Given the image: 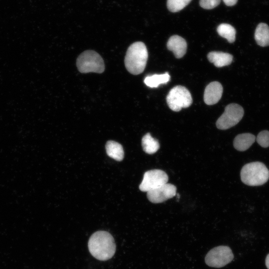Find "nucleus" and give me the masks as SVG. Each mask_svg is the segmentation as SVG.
Wrapping results in <instances>:
<instances>
[{
    "instance_id": "ddd939ff",
    "label": "nucleus",
    "mask_w": 269,
    "mask_h": 269,
    "mask_svg": "<svg viewBox=\"0 0 269 269\" xmlns=\"http://www.w3.org/2000/svg\"><path fill=\"white\" fill-rule=\"evenodd\" d=\"M255 139V136L252 134L244 133L239 134L234 138V146L239 151H245L253 144Z\"/></svg>"
},
{
    "instance_id": "39448f33",
    "label": "nucleus",
    "mask_w": 269,
    "mask_h": 269,
    "mask_svg": "<svg viewBox=\"0 0 269 269\" xmlns=\"http://www.w3.org/2000/svg\"><path fill=\"white\" fill-rule=\"evenodd\" d=\"M166 102L171 110L178 112L182 108L189 107L192 103V98L186 88L178 85L170 90L166 96Z\"/></svg>"
},
{
    "instance_id": "f3484780",
    "label": "nucleus",
    "mask_w": 269,
    "mask_h": 269,
    "mask_svg": "<svg viewBox=\"0 0 269 269\" xmlns=\"http://www.w3.org/2000/svg\"><path fill=\"white\" fill-rule=\"evenodd\" d=\"M141 145L143 151L150 154L155 153L160 147L158 140L152 137L149 133L142 137Z\"/></svg>"
},
{
    "instance_id": "9b49d317",
    "label": "nucleus",
    "mask_w": 269,
    "mask_h": 269,
    "mask_svg": "<svg viewBox=\"0 0 269 269\" xmlns=\"http://www.w3.org/2000/svg\"><path fill=\"white\" fill-rule=\"evenodd\" d=\"M167 47L173 53L175 57L180 58L186 52L187 43L183 38L175 35L169 38L167 43Z\"/></svg>"
},
{
    "instance_id": "5701e85b",
    "label": "nucleus",
    "mask_w": 269,
    "mask_h": 269,
    "mask_svg": "<svg viewBox=\"0 0 269 269\" xmlns=\"http://www.w3.org/2000/svg\"><path fill=\"white\" fill-rule=\"evenodd\" d=\"M266 265L268 269H269V254L266 257Z\"/></svg>"
},
{
    "instance_id": "f8f14e48",
    "label": "nucleus",
    "mask_w": 269,
    "mask_h": 269,
    "mask_svg": "<svg viewBox=\"0 0 269 269\" xmlns=\"http://www.w3.org/2000/svg\"><path fill=\"white\" fill-rule=\"evenodd\" d=\"M209 61L217 67L230 65L233 61V56L228 53L212 51L208 54Z\"/></svg>"
},
{
    "instance_id": "412c9836",
    "label": "nucleus",
    "mask_w": 269,
    "mask_h": 269,
    "mask_svg": "<svg viewBox=\"0 0 269 269\" xmlns=\"http://www.w3.org/2000/svg\"><path fill=\"white\" fill-rule=\"evenodd\" d=\"M221 2V0H200L201 7L204 9H210L217 6Z\"/></svg>"
},
{
    "instance_id": "1a4fd4ad",
    "label": "nucleus",
    "mask_w": 269,
    "mask_h": 269,
    "mask_svg": "<svg viewBox=\"0 0 269 269\" xmlns=\"http://www.w3.org/2000/svg\"><path fill=\"white\" fill-rule=\"evenodd\" d=\"M176 193V187L170 183L161 186L147 192L149 201L153 203H160L174 197Z\"/></svg>"
},
{
    "instance_id": "6e6552de",
    "label": "nucleus",
    "mask_w": 269,
    "mask_h": 269,
    "mask_svg": "<svg viewBox=\"0 0 269 269\" xmlns=\"http://www.w3.org/2000/svg\"><path fill=\"white\" fill-rule=\"evenodd\" d=\"M168 180V175L164 171L148 170L144 173L139 188L141 191L148 192L167 183Z\"/></svg>"
},
{
    "instance_id": "4be33fe9",
    "label": "nucleus",
    "mask_w": 269,
    "mask_h": 269,
    "mask_svg": "<svg viewBox=\"0 0 269 269\" xmlns=\"http://www.w3.org/2000/svg\"><path fill=\"white\" fill-rule=\"evenodd\" d=\"M225 4L227 6H233L236 4L238 0H223Z\"/></svg>"
},
{
    "instance_id": "a211bd4d",
    "label": "nucleus",
    "mask_w": 269,
    "mask_h": 269,
    "mask_svg": "<svg viewBox=\"0 0 269 269\" xmlns=\"http://www.w3.org/2000/svg\"><path fill=\"white\" fill-rule=\"evenodd\" d=\"M219 35L226 38L229 43H233L236 39V29L228 23H222L217 28Z\"/></svg>"
},
{
    "instance_id": "7ed1b4c3",
    "label": "nucleus",
    "mask_w": 269,
    "mask_h": 269,
    "mask_svg": "<svg viewBox=\"0 0 269 269\" xmlns=\"http://www.w3.org/2000/svg\"><path fill=\"white\" fill-rule=\"evenodd\" d=\"M242 181L249 186H259L266 183L269 179V170L261 162H253L245 164L240 173Z\"/></svg>"
},
{
    "instance_id": "6ab92c4d",
    "label": "nucleus",
    "mask_w": 269,
    "mask_h": 269,
    "mask_svg": "<svg viewBox=\"0 0 269 269\" xmlns=\"http://www.w3.org/2000/svg\"><path fill=\"white\" fill-rule=\"evenodd\" d=\"M191 0H167V7L172 12H178L184 8Z\"/></svg>"
},
{
    "instance_id": "0eeeda50",
    "label": "nucleus",
    "mask_w": 269,
    "mask_h": 269,
    "mask_svg": "<svg viewBox=\"0 0 269 269\" xmlns=\"http://www.w3.org/2000/svg\"><path fill=\"white\" fill-rule=\"evenodd\" d=\"M243 108L235 103L227 105L223 114L217 120L216 125L220 130H227L236 125L242 119Z\"/></svg>"
},
{
    "instance_id": "f03ea898",
    "label": "nucleus",
    "mask_w": 269,
    "mask_h": 269,
    "mask_svg": "<svg viewBox=\"0 0 269 269\" xmlns=\"http://www.w3.org/2000/svg\"><path fill=\"white\" fill-rule=\"evenodd\" d=\"M148 59V52L144 43L140 41L133 43L128 48L125 64L127 70L133 75L141 74L144 70Z\"/></svg>"
},
{
    "instance_id": "dca6fc26",
    "label": "nucleus",
    "mask_w": 269,
    "mask_h": 269,
    "mask_svg": "<svg viewBox=\"0 0 269 269\" xmlns=\"http://www.w3.org/2000/svg\"><path fill=\"white\" fill-rule=\"evenodd\" d=\"M170 76L166 72L162 74H154L146 76L144 80V84L150 88H157L161 84H166L170 80Z\"/></svg>"
},
{
    "instance_id": "20e7f679",
    "label": "nucleus",
    "mask_w": 269,
    "mask_h": 269,
    "mask_svg": "<svg viewBox=\"0 0 269 269\" xmlns=\"http://www.w3.org/2000/svg\"><path fill=\"white\" fill-rule=\"evenodd\" d=\"M76 65L79 71L82 73H102L105 70L103 58L93 50H86L82 52L77 59Z\"/></svg>"
},
{
    "instance_id": "4468645a",
    "label": "nucleus",
    "mask_w": 269,
    "mask_h": 269,
    "mask_svg": "<svg viewBox=\"0 0 269 269\" xmlns=\"http://www.w3.org/2000/svg\"><path fill=\"white\" fill-rule=\"evenodd\" d=\"M255 39L260 46H269V26L265 23L258 25L255 32Z\"/></svg>"
},
{
    "instance_id": "423d86ee",
    "label": "nucleus",
    "mask_w": 269,
    "mask_h": 269,
    "mask_svg": "<svg viewBox=\"0 0 269 269\" xmlns=\"http://www.w3.org/2000/svg\"><path fill=\"white\" fill-rule=\"evenodd\" d=\"M234 255L230 248L226 246H219L210 250L205 258L207 265L220 268L230 263Z\"/></svg>"
},
{
    "instance_id": "aec40b11",
    "label": "nucleus",
    "mask_w": 269,
    "mask_h": 269,
    "mask_svg": "<svg viewBox=\"0 0 269 269\" xmlns=\"http://www.w3.org/2000/svg\"><path fill=\"white\" fill-rule=\"evenodd\" d=\"M257 142L263 147L269 146V131H262L259 133L256 138Z\"/></svg>"
},
{
    "instance_id": "9d476101",
    "label": "nucleus",
    "mask_w": 269,
    "mask_h": 269,
    "mask_svg": "<svg viewBox=\"0 0 269 269\" xmlns=\"http://www.w3.org/2000/svg\"><path fill=\"white\" fill-rule=\"evenodd\" d=\"M223 87L221 83L214 81L206 87L204 93V101L208 105L216 104L221 99L223 93Z\"/></svg>"
},
{
    "instance_id": "f257e3e1",
    "label": "nucleus",
    "mask_w": 269,
    "mask_h": 269,
    "mask_svg": "<svg viewBox=\"0 0 269 269\" xmlns=\"http://www.w3.org/2000/svg\"><path fill=\"white\" fill-rule=\"evenodd\" d=\"M88 248L94 258L100 261H106L115 254L116 244L113 236L109 232L99 231L90 237Z\"/></svg>"
},
{
    "instance_id": "2eb2a0df",
    "label": "nucleus",
    "mask_w": 269,
    "mask_h": 269,
    "mask_svg": "<svg viewBox=\"0 0 269 269\" xmlns=\"http://www.w3.org/2000/svg\"><path fill=\"white\" fill-rule=\"evenodd\" d=\"M106 150L109 156L117 160H123L124 155L122 146L119 143L113 141H108L106 144Z\"/></svg>"
}]
</instances>
